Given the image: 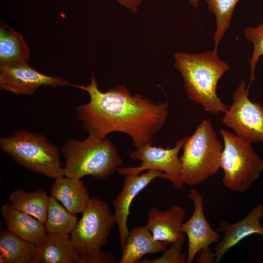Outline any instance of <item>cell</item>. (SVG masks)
I'll use <instances>...</instances> for the list:
<instances>
[{
	"mask_svg": "<svg viewBox=\"0 0 263 263\" xmlns=\"http://www.w3.org/2000/svg\"><path fill=\"white\" fill-rule=\"evenodd\" d=\"M184 241H178L172 243L169 249L164 251V254L161 257L153 260L145 258L139 263H186L187 257L185 253L182 254L184 246Z\"/></svg>",
	"mask_w": 263,
	"mask_h": 263,
	"instance_id": "25",
	"label": "cell"
},
{
	"mask_svg": "<svg viewBox=\"0 0 263 263\" xmlns=\"http://www.w3.org/2000/svg\"><path fill=\"white\" fill-rule=\"evenodd\" d=\"M224 141L221 168L224 185L232 191L245 192L263 171V160L251 143L228 131L220 130Z\"/></svg>",
	"mask_w": 263,
	"mask_h": 263,
	"instance_id": "6",
	"label": "cell"
},
{
	"mask_svg": "<svg viewBox=\"0 0 263 263\" xmlns=\"http://www.w3.org/2000/svg\"><path fill=\"white\" fill-rule=\"evenodd\" d=\"M181 164L180 179L189 186L199 184L215 175L221 168L224 149L211 121L203 120L194 132L185 138Z\"/></svg>",
	"mask_w": 263,
	"mask_h": 263,
	"instance_id": "4",
	"label": "cell"
},
{
	"mask_svg": "<svg viewBox=\"0 0 263 263\" xmlns=\"http://www.w3.org/2000/svg\"><path fill=\"white\" fill-rule=\"evenodd\" d=\"M158 177L169 181V177L166 173L153 169L147 170L141 174L125 176L122 189L113 201L114 216L118 225L119 242L122 249L125 246L130 231L127 225V220L132 202L139 192Z\"/></svg>",
	"mask_w": 263,
	"mask_h": 263,
	"instance_id": "12",
	"label": "cell"
},
{
	"mask_svg": "<svg viewBox=\"0 0 263 263\" xmlns=\"http://www.w3.org/2000/svg\"><path fill=\"white\" fill-rule=\"evenodd\" d=\"M116 224L108 203L97 197L90 198L74 231L72 243L80 255L101 249L107 244L112 228Z\"/></svg>",
	"mask_w": 263,
	"mask_h": 263,
	"instance_id": "7",
	"label": "cell"
},
{
	"mask_svg": "<svg viewBox=\"0 0 263 263\" xmlns=\"http://www.w3.org/2000/svg\"><path fill=\"white\" fill-rule=\"evenodd\" d=\"M122 6L132 12L136 13L139 7L142 3V0H116Z\"/></svg>",
	"mask_w": 263,
	"mask_h": 263,
	"instance_id": "28",
	"label": "cell"
},
{
	"mask_svg": "<svg viewBox=\"0 0 263 263\" xmlns=\"http://www.w3.org/2000/svg\"><path fill=\"white\" fill-rule=\"evenodd\" d=\"M30 51L23 37L1 22L0 26V66L28 63Z\"/></svg>",
	"mask_w": 263,
	"mask_h": 263,
	"instance_id": "19",
	"label": "cell"
},
{
	"mask_svg": "<svg viewBox=\"0 0 263 263\" xmlns=\"http://www.w3.org/2000/svg\"><path fill=\"white\" fill-rule=\"evenodd\" d=\"M245 38L253 45V51L248 60L250 64V82L247 87L249 90L251 83L255 78V70L260 57L263 55V22L256 27H246L244 31Z\"/></svg>",
	"mask_w": 263,
	"mask_h": 263,
	"instance_id": "24",
	"label": "cell"
},
{
	"mask_svg": "<svg viewBox=\"0 0 263 263\" xmlns=\"http://www.w3.org/2000/svg\"><path fill=\"white\" fill-rule=\"evenodd\" d=\"M0 253L6 263H32L36 255V244L8 229H1Z\"/></svg>",
	"mask_w": 263,
	"mask_h": 263,
	"instance_id": "20",
	"label": "cell"
},
{
	"mask_svg": "<svg viewBox=\"0 0 263 263\" xmlns=\"http://www.w3.org/2000/svg\"><path fill=\"white\" fill-rule=\"evenodd\" d=\"M70 85L66 79L44 75L28 63L0 66V89L16 94L32 95L41 86L58 87Z\"/></svg>",
	"mask_w": 263,
	"mask_h": 263,
	"instance_id": "10",
	"label": "cell"
},
{
	"mask_svg": "<svg viewBox=\"0 0 263 263\" xmlns=\"http://www.w3.org/2000/svg\"><path fill=\"white\" fill-rule=\"evenodd\" d=\"M174 66L181 75L189 99L212 113H225L228 106L217 94L219 79L229 69L214 49L199 54L177 52Z\"/></svg>",
	"mask_w": 263,
	"mask_h": 263,
	"instance_id": "2",
	"label": "cell"
},
{
	"mask_svg": "<svg viewBox=\"0 0 263 263\" xmlns=\"http://www.w3.org/2000/svg\"><path fill=\"white\" fill-rule=\"evenodd\" d=\"M168 243L155 240L147 225L129 231L119 263H136L149 254L164 251Z\"/></svg>",
	"mask_w": 263,
	"mask_h": 263,
	"instance_id": "17",
	"label": "cell"
},
{
	"mask_svg": "<svg viewBox=\"0 0 263 263\" xmlns=\"http://www.w3.org/2000/svg\"><path fill=\"white\" fill-rule=\"evenodd\" d=\"M77 223L76 215L69 212L57 200L49 196L47 218L44 223L47 233L71 234Z\"/></svg>",
	"mask_w": 263,
	"mask_h": 263,
	"instance_id": "22",
	"label": "cell"
},
{
	"mask_svg": "<svg viewBox=\"0 0 263 263\" xmlns=\"http://www.w3.org/2000/svg\"><path fill=\"white\" fill-rule=\"evenodd\" d=\"M60 152L65 159L64 176L71 178L91 176L102 180L117 171L123 163L111 140L91 134L83 141L68 140Z\"/></svg>",
	"mask_w": 263,
	"mask_h": 263,
	"instance_id": "3",
	"label": "cell"
},
{
	"mask_svg": "<svg viewBox=\"0 0 263 263\" xmlns=\"http://www.w3.org/2000/svg\"><path fill=\"white\" fill-rule=\"evenodd\" d=\"M49 199L47 192L42 189L31 192L16 189L9 197L14 208L33 216L44 224L47 218Z\"/></svg>",
	"mask_w": 263,
	"mask_h": 263,
	"instance_id": "21",
	"label": "cell"
},
{
	"mask_svg": "<svg viewBox=\"0 0 263 263\" xmlns=\"http://www.w3.org/2000/svg\"><path fill=\"white\" fill-rule=\"evenodd\" d=\"M163 1H165L167 0H162ZM190 4L195 7H197L199 6V4L200 2V0H188Z\"/></svg>",
	"mask_w": 263,
	"mask_h": 263,
	"instance_id": "29",
	"label": "cell"
},
{
	"mask_svg": "<svg viewBox=\"0 0 263 263\" xmlns=\"http://www.w3.org/2000/svg\"><path fill=\"white\" fill-rule=\"evenodd\" d=\"M185 138L179 139L171 149L152 146L151 142L146 143L132 152L131 159L140 160L141 164L136 167H120L117 171L122 175L138 174L144 170L153 169L161 171L169 178L175 188H183L184 183L180 179L181 164L178 153L185 141Z\"/></svg>",
	"mask_w": 263,
	"mask_h": 263,
	"instance_id": "9",
	"label": "cell"
},
{
	"mask_svg": "<svg viewBox=\"0 0 263 263\" xmlns=\"http://www.w3.org/2000/svg\"><path fill=\"white\" fill-rule=\"evenodd\" d=\"M249 90L242 81L232 95L233 102L222 119L235 134L250 143L263 142V106L248 98Z\"/></svg>",
	"mask_w": 263,
	"mask_h": 263,
	"instance_id": "8",
	"label": "cell"
},
{
	"mask_svg": "<svg viewBox=\"0 0 263 263\" xmlns=\"http://www.w3.org/2000/svg\"><path fill=\"white\" fill-rule=\"evenodd\" d=\"M36 248L32 263H78L80 259L68 234L47 233Z\"/></svg>",
	"mask_w": 263,
	"mask_h": 263,
	"instance_id": "15",
	"label": "cell"
},
{
	"mask_svg": "<svg viewBox=\"0 0 263 263\" xmlns=\"http://www.w3.org/2000/svg\"><path fill=\"white\" fill-rule=\"evenodd\" d=\"M0 147L19 165L50 179L64 176L58 147L45 136L24 130L0 139Z\"/></svg>",
	"mask_w": 263,
	"mask_h": 263,
	"instance_id": "5",
	"label": "cell"
},
{
	"mask_svg": "<svg viewBox=\"0 0 263 263\" xmlns=\"http://www.w3.org/2000/svg\"><path fill=\"white\" fill-rule=\"evenodd\" d=\"M189 197L193 202L194 210L190 218L182 225V231L187 235L188 241L187 263H192L200 250L219 242L222 237L211 228L205 217L204 199L200 192L192 188Z\"/></svg>",
	"mask_w": 263,
	"mask_h": 263,
	"instance_id": "11",
	"label": "cell"
},
{
	"mask_svg": "<svg viewBox=\"0 0 263 263\" xmlns=\"http://www.w3.org/2000/svg\"><path fill=\"white\" fill-rule=\"evenodd\" d=\"M0 263H6L4 256L0 253Z\"/></svg>",
	"mask_w": 263,
	"mask_h": 263,
	"instance_id": "30",
	"label": "cell"
},
{
	"mask_svg": "<svg viewBox=\"0 0 263 263\" xmlns=\"http://www.w3.org/2000/svg\"><path fill=\"white\" fill-rule=\"evenodd\" d=\"M240 0H205L208 11L215 17L216 28L214 34V50L218 51L219 43L230 27L235 8Z\"/></svg>",
	"mask_w": 263,
	"mask_h": 263,
	"instance_id": "23",
	"label": "cell"
},
{
	"mask_svg": "<svg viewBox=\"0 0 263 263\" xmlns=\"http://www.w3.org/2000/svg\"><path fill=\"white\" fill-rule=\"evenodd\" d=\"M197 263H215V254L213 253L209 247L200 250L197 253Z\"/></svg>",
	"mask_w": 263,
	"mask_h": 263,
	"instance_id": "27",
	"label": "cell"
},
{
	"mask_svg": "<svg viewBox=\"0 0 263 263\" xmlns=\"http://www.w3.org/2000/svg\"><path fill=\"white\" fill-rule=\"evenodd\" d=\"M148 214L147 225L155 240L168 243L185 241V234L182 230L186 215L183 207L173 205L162 210L154 207Z\"/></svg>",
	"mask_w": 263,
	"mask_h": 263,
	"instance_id": "14",
	"label": "cell"
},
{
	"mask_svg": "<svg viewBox=\"0 0 263 263\" xmlns=\"http://www.w3.org/2000/svg\"><path fill=\"white\" fill-rule=\"evenodd\" d=\"M113 255L101 249L84 255H80L78 263H115Z\"/></svg>",
	"mask_w": 263,
	"mask_h": 263,
	"instance_id": "26",
	"label": "cell"
},
{
	"mask_svg": "<svg viewBox=\"0 0 263 263\" xmlns=\"http://www.w3.org/2000/svg\"><path fill=\"white\" fill-rule=\"evenodd\" d=\"M1 212L7 229L26 241L37 244L47 234L44 224L11 205H3Z\"/></svg>",
	"mask_w": 263,
	"mask_h": 263,
	"instance_id": "18",
	"label": "cell"
},
{
	"mask_svg": "<svg viewBox=\"0 0 263 263\" xmlns=\"http://www.w3.org/2000/svg\"><path fill=\"white\" fill-rule=\"evenodd\" d=\"M72 85L89 94V102L76 108L77 118L89 134L100 138L121 132L129 135L137 148L151 142L169 115L168 101L155 103L141 94L132 95L124 85L102 92L94 75L87 86Z\"/></svg>",
	"mask_w": 263,
	"mask_h": 263,
	"instance_id": "1",
	"label": "cell"
},
{
	"mask_svg": "<svg viewBox=\"0 0 263 263\" xmlns=\"http://www.w3.org/2000/svg\"><path fill=\"white\" fill-rule=\"evenodd\" d=\"M50 193L69 212L75 215L82 213L91 198L87 187L81 179L64 176L55 179L51 187Z\"/></svg>",
	"mask_w": 263,
	"mask_h": 263,
	"instance_id": "16",
	"label": "cell"
},
{
	"mask_svg": "<svg viewBox=\"0 0 263 263\" xmlns=\"http://www.w3.org/2000/svg\"><path fill=\"white\" fill-rule=\"evenodd\" d=\"M263 216V205L259 204L238 222L220 221L216 230L218 233L223 232L224 236L214 248L215 263L220 262L227 251L247 237L254 234L263 237V227L260 223Z\"/></svg>",
	"mask_w": 263,
	"mask_h": 263,
	"instance_id": "13",
	"label": "cell"
}]
</instances>
